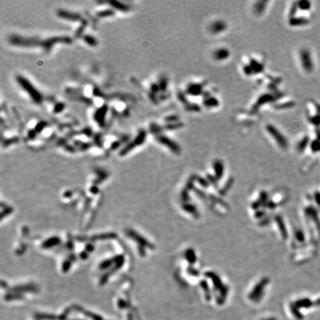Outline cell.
I'll return each instance as SVG.
<instances>
[{"label":"cell","instance_id":"obj_1","mask_svg":"<svg viewBox=\"0 0 320 320\" xmlns=\"http://www.w3.org/2000/svg\"><path fill=\"white\" fill-rule=\"evenodd\" d=\"M16 79H17V83H19L20 87H21L26 93H28L30 97L31 98V99H32L35 103L40 104L42 102V95L41 94V93H40L36 88H34V86L28 81V79H26V78L23 77V76H20V75L17 76Z\"/></svg>","mask_w":320,"mask_h":320},{"label":"cell","instance_id":"obj_2","mask_svg":"<svg viewBox=\"0 0 320 320\" xmlns=\"http://www.w3.org/2000/svg\"><path fill=\"white\" fill-rule=\"evenodd\" d=\"M266 129L268 133L272 136V138L274 139L276 143L282 148H286L288 145V140L285 137L282 133L277 129L275 126L272 125H268L266 126Z\"/></svg>","mask_w":320,"mask_h":320},{"label":"cell","instance_id":"obj_3","mask_svg":"<svg viewBox=\"0 0 320 320\" xmlns=\"http://www.w3.org/2000/svg\"><path fill=\"white\" fill-rule=\"evenodd\" d=\"M300 60L303 68L307 72H311L313 70V62L311 60L309 51L307 50H302L300 52Z\"/></svg>","mask_w":320,"mask_h":320},{"label":"cell","instance_id":"obj_4","mask_svg":"<svg viewBox=\"0 0 320 320\" xmlns=\"http://www.w3.org/2000/svg\"><path fill=\"white\" fill-rule=\"evenodd\" d=\"M157 140L162 143V145H165L168 148H169V149H171V151H174L175 153H179L180 151V148L179 146V145H177L174 141H173L172 139H171L170 138L167 137L166 136H163V135H160L158 136L157 137Z\"/></svg>","mask_w":320,"mask_h":320},{"label":"cell","instance_id":"obj_5","mask_svg":"<svg viewBox=\"0 0 320 320\" xmlns=\"http://www.w3.org/2000/svg\"><path fill=\"white\" fill-rule=\"evenodd\" d=\"M226 28H227V24L222 20H217L210 25V31L212 34H220L225 31Z\"/></svg>","mask_w":320,"mask_h":320},{"label":"cell","instance_id":"obj_6","mask_svg":"<svg viewBox=\"0 0 320 320\" xmlns=\"http://www.w3.org/2000/svg\"><path fill=\"white\" fill-rule=\"evenodd\" d=\"M57 15H58V17H61V18L65 19L67 20H70V21H79V20L83 19L82 17L79 15V14H74V13H70L66 11H62V10L58 11Z\"/></svg>","mask_w":320,"mask_h":320},{"label":"cell","instance_id":"obj_7","mask_svg":"<svg viewBox=\"0 0 320 320\" xmlns=\"http://www.w3.org/2000/svg\"><path fill=\"white\" fill-rule=\"evenodd\" d=\"M213 56L217 60L223 61L230 57V52L227 48H220L214 52Z\"/></svg>","mask_w":320,"mask_h":320},{"label":"cell","instance_id":"obj_8","mask_svg":"<svg viewBox=\"0 0 320 320\" xmlns=\"http://www.w3.org/2000/svg\"><path fill=\"white\" fill-rule=\"evenodd\" d=\"M202 92V86L199 84H191L187 88V93L192 96H198Z\"/></svg>","mask_w":320,"mask_h":320},{"label":"cell","instance_id":"obj_9","mask_svg":"<svg viewBox=\"0 0 320 320\" xmlns=\"http://www.w3.org/2000/svg\"><path fill=\"white\" fill-rule=\"evenodd\" d=\"M272 99H273V96H272L271 95H270V94L262 95V96H261L259 98V99H258L257 102H256V105H255L254 108H259L261 105H264V104L268 103V102H270Z\"/></svg>","mask_w":320,"mask_h":320},{"label":"cell","instance_id":"obj_10","mask_svg":"<svg viewBox=\"0 0 320 320\" xmlns=\"http://www.w3.org/2000/svg\"><path fill=\"white\" fill-rule=\"evenodd\" d=\"M109 3L112 7H113L116 9L119 10V11H126L129 9V7L128 5H125V4L122 3L120 2H117V1H110V2H109Z\"/></svg>","mask_w":320,"mask_h":320},{"label":"cell","instance_id":"obj_11","mask_svg":"<svg viewBox=\"0 0 320 320\" xmlns=\"http://www.w3.org/2000/svg\"><path fill=\"white\" fill-rule=\"evenodd\" d=\"M266 2H263V1H261V2H256V5H254V11L256 14H261L265 11V8H266Z\"/></svg>","mask_w":320,"mask_h":320},{"label":"cell","instance_id":"obj_12","mask_svg":"<svg viewBox=\"0 0 320 320\" xmlns=\"http://www.w3.org/2000/svg\"><path fill=\"white\" fill-rule=\"evenodd\" d=\"M308 22L306 19L302 18H295V17H291L290 20V24L292 26H300L305 24Z\"/></svg>","mask_w":320,"mask_h":320},{"label":"cell","instance_id":"obj_13","mask_svg":"<svg viewBox=\"0 0 320 320\" xmlns=\"http://www.w3.org/2000/svg\"><path fill=\"white\" fill-rule=\"evenodd\" d=\"M105 113H106V108H102V109H100V110L97 112L96 116V120L98 121L99 124H101L102 126H103L104 124V120H105Z\"/></svg>","mask_w":320,"mask_h":320},{"label":"cell","instance_id":"obj_14","mask_svg":"<svg viewBox=\"0 0 320 320\" xmlns=\"http://www.w3.org/2000/svg\"><path fill=\"white\" fill-rule=\"evenodd\" d=\"M204 105L208 108H214L216 106H218L219 102L216 98L208 97L204 101Z\"/></svg>","mask_w":320,"mask_h":320},{"label":"cell","instance_id":"obj_15","mask_svg":"<svg viewBox=\"0 0 320 320\" xmlns=\"http://www.w3.org/2000/svg\"><path fill=\"white\" fill-rule=\"evenodd\" d=\"M249 65L250 66L253 73H254V72L255 73H259V72H262V70H263V66H262V65L257 62L255 61V60L251 61V63H250V65Z\"/></svg>","mask_w":320,"mask_h":320},{"label":"cell","instance_id":"obj_16","mask_svg":"<svg viewBox=\"0 0 320 320\" xmlns=\"http://www.w3.org/2000/svg\"><path fill=\"white\" fill-rule=\"evenodd\" d=\"M84 40L90 46H96L97 44V41H96V39L90 35H87L84 37Z\"/></svg>","mask_w":320,"mask_h":320},{"label":"cell","instance_id":"obj_17","mask_svg":"<svg viewBox=\"0 0 320 320\" xmlns=\"http://www.w3.org/2000/svg\"><path fill=\"white\" fill-rule=\"evenodd\" d=\"M298 7L300 8L301 10H303V11H306V10L310 9L311 8V4L309 2H307V1H302V2H299L298 3Z\"/></svg>","mask_w":320,"mask_h":320},{"label":"cell","instance_id":"obj_18","mask_svg":"<svg viewBox=\"0 0 320 320\" xmlns=\"http://www.w3.org/2000/svg\"><path fill=\"white\" fill-rule=\"evenodd\" d=\"M114 14V13H113V11H111V10H105V11H99V12H98L97 14H96V15L98 16V17H109V16H112Z\"/></svg>","mask_w":320,"mask_h":320},{"label":"cell","instance_id":"obj_19","mask_svg":"<svg viewBox=\"0 0 320 320\" xmlns=\"http://www.w3.org/2000/svg\"><path fill=\"white\" fill-rule=\"evenodd\" d=\"M167 85H168V83H167L166 79H162L159 84L160 88H162V90H165L167 88Z\"/></svg>","mask_w":320,"mask_h":320},{"label":"cell","instance_id":"obj_20","mask_svg":"<svg viewBox=\"0 0 320 320\" xmlns=\"http://www.w3.org/2000/svg\"><path fill=\"white\" fill-rule=\"evenodd\" d=\"M64 105L62 103H59L58 105H56L55 107V110H54V111L55 112H60L62 111V110L64 109Z\"/></svg>","mask_w":320,"mask_h":320},{"label":"cell","instance_id":"obj_21","mask_svg":"<svg viewBox=\"0 0 320 320\" xmlns=\"http://www.w3.org/2000/svg\"><path fill=\"white\" fill-rule=\"evenodd\" d=\"M244 70H245V73L247 75H250L253 73L250 65L245 66V67H244Z\"/></svg>","mask_w":320,"mask_h":320},{"label":"cell","instance_id":"obj_22","mask_svg":"<svg viewBox=\"0 0 320 320\" xmlns=\"http://www.w3.org/2000/svg\"><path fill=\"white\" fill-rule=\"evenodd\" d=\"M264 320H276V319H275V318H268V319H264Z\"/></svg>","mask_w":320,"mask_h":320}]
</instances>
